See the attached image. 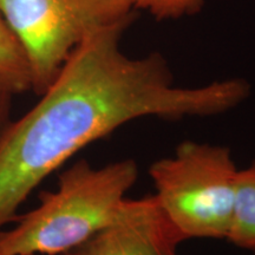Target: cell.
<instances>
[{
    "label": "cell",
    "instance_id": "6da1fadb",
    "mask_svg": "<svg viewBox=\"0 0 255 255\" xmlns=\"http://www.w3.org/2000/svg\"><path fill=\"white\" fill-rule=\"evenodd\" d=\"M132 19L85 37L40 101L0 131V228L50 174L123 124L215 116L248 98L244 78L178 87L161 53L127 56L121 39Z\"/></svg>",
    "mask_w": 255,
    "mask_h": 255
},
{
    "label": "cell",
    "instance_id": "7a4b0ae2",
    "mask_svg": "<svg viewBox=\"0 0 255 255\" xmlns=\"http://www.w3.org/2000/svg\"><path fill=\"white\" fill-rule=\"evenodd\" d=\"M138 167L122 159L95 168L85 159L60 174L55 191L41 193L37 208L0 232L4 255H60L107 227L120 212Z\"/></svg>",
    "mask_w": 255,
    "mask_h": 255
},
{
    "label": "cell",
    "instance_id": "3957f363",
    "mask_svg": "<svg viewBox=\"0 0 255 255\" xmlns=\"http://www.w3.org/2000/svg\"><path fill=\"white\" fill-rule=\"evenodd\" d=\"M237 173L231 149L194 141L149 168L155 199L183 240L227 239Z\"/></svg>",
    "mask_w": 255,
    "mask_h": 255
},
{
    "label": "cell",
    "instance_id": "277c9868",
    "mask_svg": "<svg viewBox=\"0 0 255 255\" xmlns=\"http://www.w3.org/2000/svg\"><path fill=\"white\" fill-rule=\"evenodd\" d=\"M0 9L23 46L38 95L85 37L133 18L131 0H0Z\"/></svg>",
    "mask_w": 255,
    "mask_h": 255
},
{
    "label": "cell",
    "instance_id": "5b68a950",
    "mask_svg": "<svg viewBox=\"0 0 255 255\" xmlns=\"http://www.w3.org/2000/svg\"><path fill=\"white\" fill-rule=\"evenodd\" d=\"M182 241L152 195L126 199L110 225L60 255H177Z\"/></svg>",
    "mask_w": 255,
    "mask_h": 255
},
{
    "label": "cell",
    "instance_id": "8992f818",
    "mask_svg": "<svg viewBox=\"0 0 255 255\" xmlns=\"http://www.w3.org/2000/svg\"><path fill=\"white\" fill-rule=\"evenodd\" d=\"M227 240L242 250L255 251V161L237 173Z\"/></svg>",
    "mask_w": 255,
    "mask_h": 255
},
{
    "label": "cell",
    "instance_id": "52a82bcc",
    "mask_svg": "<svg viewBox=\"0 0 255 255\" xmlns=\"http://www.w3.org/2000/svg\"><path fill=\"white\" fill-rule=\"evenodd\" d=\"M0 88L11 95L32 89V75L20 41L0 9Z\"/></svg>",
    "mask_w": 255,
    "mask_h": 255
},
{
    "label": "cell",
    "instance_id": "ba28073f",
    "mask_svg": "<svg viewBox=\"0 0 255 255\" xmlns=\"http://www.w3.org/2000/svg\"><path fill=\"white\" fill-rule=\"evenodd\" d=\"M133 9H144L158 20H170L199 13L205 0H131Z\"/></svg>",
    "mask_w": 255,
    "mask_h": 255
},
{
    "label": "cell",
    "instance_id": "9c48e42d",
    "mask_svg": "<svg viewBox=\"0 0 255 255\" xmlns=\"http://www.w3.org/2000/svg\"><path fill=\"white\" fill-rule=\"evenodd\" d=\"M11 94L0 88V131L7 126L9 109H11Z\"/></svg>",
    "mask_w": 255,
    "mask_h": 255
},
{
    "label": "cell",
    "instance_id": "30bf717a",
    "mask_svg": "<svg viewBox=\"0 0 255 255\" xmlns=\"http://www.w3.org/2000/svg\"><path fill=\"white\" fill-rule=\"evenodd\" d=\"M0 255H4V254H2V253H1V252H0Z\"/></svg>",
    "mask_w": 255,
    "mask_h": 255
}]
</instances>
